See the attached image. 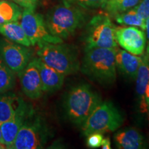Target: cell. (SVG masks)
Listing matches in <instances>:
<instances>
[{"label":"cell","mask_w":149,"mask_h":149,"mask_svg":"<svg viewBox=\"0 0 149 149\" xmlns=\"http://www.w3.org/2000/svg\"><path fill=\"white\" fill-rule=\"evenodd\" d=\"M136 80V94L139 102V111L141 113H147V106L145 99V93L149 81V57L144 53L141 55Z\"/></svg>","instance_id":"cell-16"},{"label":"cell","mask_w":149,"mask_h":149,"mask_svg":"<svg viewBox=\"0 0 149 149\" xmlns=\"http://www.w3.org/2000/svg\"><path fill=\"white\" fill-rule=\"evenodd\" d=\"M115 1H117V0H107V4H106V6L108 5V4H111V3L115 2ZM105 7V6H104Z\"/></svg>","instance_id":"cell-31"},{"label":"cell","mask_w":149,"mask_h":149,"mask_svg":"<svg viewBox=\"0 0 149 149\" xmlns=\"http://www.w3.org/2000/svg\"><path fill=\"white\" fill-rule=\"evenodd\" d=\"M117 44L135 55H142L146 46V33L135 26H116L115 31Z\"/></svg>","instance_id":"cell-10"},{"label":"cell","mask_w":149,"mask_h":149,"mask_svg":"<svg viewBox=\"0 0 149 149\" xmlns=\"http://www.w3.org/2000/svg\"><path fill=\"white\" fill-rule=\"evenodd\" d=\"M37 46L38 58L65 76L76 73L80 70L81 62L73 46L63 43H44Z\"/></svg>","instance_id":"cell-4"},{"label":"cell","mask_w":149,"mask_h":149,"mask_svg":"<svg viewBox=\"0 0 149 149\" xmlns=\"http://www.w3.org/2000/svg\"><path fill=\"white\" fill-rule=\"evenodd\" d=\"M141 57L133 55L119 48H115V61L116 68L122 74L129 79H135Z\"/></svg>","instance_id":"cell-13"},{"label":"cell","mask_w":149,"mask_h":149,"mask_svg":"<svg viewBox=\"0 0 149 149\" xmlns=\"http://www.w3.org/2000/svg\"><path fill=\"white\" fill-rule=\"evenodd\" d=\"M115 146L120 149H142L147 147L141 132L133 127L119 130L113 137Z\"/></svg>","instance_id":"cell-14"},{"label":"cell","mask_w":149,"mask_h":149,"mask_svg":"<svg viewBox=\"0 0 149 149\" xmlns=\"http://www.w3.org/2000/svg\"><path fill=\"white\" fill-rule=\"evenodd\" d=\"M116 26L107 14L94 16L87 24L83 42L85 50L94 48H113L118 46L115 39Z\"/></svg>","instance_id":"cell-7"},{"label":"cell","mask_w":149,"mask_h":149,"mask_svg":"<svg viewBox=\"0 0 149 149\" xmlns=\"http://www.w3.org/2000/svg\"><path fill=\"white\" fill-rule=\"evenodd\" d=\"M0 144H3V139H2V136H1V124H0ZM4 145V144H3Z\"/></svg>","instance_id":"cell-30"},{"label":"cell","mask_w":149,"mask_h":149,"mask_svg":"<svg viewBox=\"0 0 149 149\" xmlns=\"http://www.w3.org/2000/svg\"><path fill=\"white\" fill-rule=\"evenodd\" d=\"M25 102L13 93H0V124L10 120Z\"/></svg>","instance_id":"cell-17"},{"label":"cell","mask_w":149,"mask_h":149,"mask_svg":"<svg viewBox=\"0 0 149 149\" xmlns=\"http://www.w3.org/2000/svg\"><path fill=\"white\" fill-rule=\"evenodd\" d=\"M145 31H146V46L144 53L149 57V17L146 19V22H145Z\"/></svg>","instance_id":"cell-27"},{"label":"cell","mask_w":149,"mask_h":149,"mask_svg":"<svg viewBox=\"0 0 149 149\" xmlns=\"http://www.w3.org/2000/svg\"><path fill=\"white\" fill-rule=\"evenodd\" d=\"M51 136L46 121L31 107L10 149L43 148Z\"/></svg>","instance_id":"cell-5"},{"label":"cell","mask_w":149,"mask_h":149,"mask_svg":"<svg viewBox=\"0 0 149 149\" xmlns=\"http://www.w3.org/2000/svg\"><path fill=\"white\" fill-rule=\"evenodd\" d=\"M141 0H117L115 2L105 6L104 9L111 16L122 13L130 9L135 8Z\"/></svg>","instance_id":"cell-22"},{"label":"cell","mask_w":149,"mask_h":149,"mask_svg":"<svg viewBox=\"0 0 149 149\" xmlns=\"http://www.w3.org/2000/svg\"><path fill=\"white\" fill-rule=\"evenodd\" d=\"M102 148L104 149H110L111 148V139L109 138V137H105L103 139L102 142V145H101Z\"/></svg>","instance_id":"cell-28"},{"label":"cell","mask_w":149,"mask_h":149,"mask_svg":"<svg viewBox=\"0 0 149 149\" xmlns=\"http://www.w3.org/2000/svg\"><path fill=\"white\" fill-rule=\"evenodd\" d=\"M15 85V72L0 59V93L12 90Z\"/></svg>","instance_id":"cell-21"},{"label":"cell","mask_w":149,"mask_h":149,"mask_svg":"<svg viewBox=\"0 0 149 149\" xmlns=\"http://www.w3.org/2000/svg\"><path fill=\"white\" fill-rule=\"evenodd\" d=\"M21 25L31 46L40 45L44 43H63V40L50 33L44 17L35 12V9L24 8L21 18Z\"/></svg>","instance_id":"cell-8"},{"label":"cell","mask_w":149,"mask_h":149,"mask_svg":"<svg viewBox=\"0 0 149 149\" xmlns=\"http://www.w3.org/2000/svg\"><path fill=\"white\" fill-rule=\"evenodd\" d=\"M23 10L19 6L9 0H0V25L21 19Z\"/></svg>","instance_id":"cell-19"},{"label":"cell","mask_w":149,"mask_h":149,"mask_svg":"<svg viewBox=\"0 0 149 149\" xmlns=\"http://www.w3.org/2000/svg\"><path fill=\"white\" fill-rule=\"evenodd\" d=\"M113 17L117 23L120 25L138 27L142 31H145L146 19L139 16L134 8L122 13L115 15Z\"/></svg>","instance_id":"cell-20"},{"label":"cell","mask_w":149,"mask_h":149,"mask_svg":"<svg viewBox=\"0 0 149 149\" xmlns=\"http://www.w3.org/2000/svg\"><path fill=\"white\" fill-rule=\"evenodd\" d=\"M115 48L85 50L80 70L89 79L103 86L112 85L117 79Z\"/></svg>","instance_id":"cell-1"},{"label":"cell","mask_w":149,"mask_h":149,"mask_svg":"<svg viewBox=\"0 0 149 149\" xmlns=\"http://www.w3.org/2000/svg\"><path fill=\"white\" fill-rule=\"evenodd\" d=\"M64 2L76 6L82 9L104 8L107 4V0H62Z\"/></svg>","instance_id":"cell-23"},{"label":"cell","mask_w":149,"mask_h":149,"mask_svg":"<svg viewBox=\"0 0 149 149\" xmlns=\"http://www.w3.org/2000/svg\"><path fill=\"white\" fill-rule=\"evenodd\" d=\"M102 102L100 94L91 85L79 84L72 86L66 93L63 108L66 118L74 125L81 127Z\"/></svg>","instance_id":"cell-2"},{"label":"cell","mask_w":149,"mask_h":149,"mask_svg":"<svg viewBox=\"0 0 149 149\" xmlns=\"http://www.w3.org/2000/svg\"><path fill=\"white\" fill-rule=\"evenodd\" d=\"M134 8L137 14L144 19L149 17V0H141Z\"/></svg>","instance_id":"cell-25"},{"label":"cell","mask_w":149,"mask_h":149,"mask_svg":"<svg viewBox=\"0 0 149 149\" xmlns=\"http://www.w3.org/2000/svg\"><path fill=\"white\" fill-rule=\"evenodd\" d=\"M36 63L44 92L54 93L59 90L64 84L66 76L44 64L38 57H36Z\"/></svg>","instance_id":"cell-15"},{"label":"cell","mask_w":149,"mask_h":149,"mask_svg":"<svg viewBox=\"0 0 149 149\" xmlns=\"http://www.w3.org/2000/svg\"><path fill=\"white\" fill-rule=\"evenodd\" d=\"M17 74L22 90L26 96L31 100H37L42 97L44 91L37 66L36 57L31 59L26 66Z\"/></svg>","instance_id":"cell-11"},{"label":"cell","mask_w":149,"mask_h":149,"mask_svg":"<svg viewBox=\"0 0 149 149\" xmlns=\"http://www.w3.org/2000/svg\"><path fill=\"white\" fill-rule=\"evenodd\" d=\"M32 53L27 46L8 39L0 40V59L15 73H18L31 61Z\"/></svg>","instance_id":"cell-9"},{"label":"cell","mask_w":149,"mask_h":149,"mask_svg":"<svg viewBox=\"0 0 149 149\" xmlns=\"http://www.w3.org/2000/svg\"><path fill=\"white\" fill-rule=\"evenodd\" d=\"M124 120V115L113 102H102L81 126V134L86 137L94 132H113L122 126Z\"/></svg>","instance_id":"cell-6"},{"label":"cell","mask_w":149,"mask_h":149,"mask_svg":"<svg viewBox=\"0 0 149 149\" xmlns=\"http://www.w3.org/2000/svg\"><path fill=\"white\" fill-rule=\"evenodd\" d=\"M145 99H146V106H147V113H148V117H149V81L146 87V93H145Z\"/></svg>","instance_id":"cell-29"},{"label":"cell","mask_w":149,"mask_h":149,"mask_svg":"<svg viewBox=\"0 0 149 149\" xmlns=\"http://www.w3.org/2000/svg\"><path fill=\"white\" fill-rule=\"evenodd\" d=\"M104 134L94 132L86 136V145L90 148H97L101 147L102 140L104 139Z\"/></svg>","instance_id":"cell-24"},{"label":"cell","mask_w":149,"mask_h":149,"mask_svg":"<svg viewBox=\"0 0 149 149\" xmlns=\"http://www.w3.org/2000/svg\"><path fill=\"white\" fill-rule=\"evenodd\" d=\"M31 109V107L25 102L13 118L1 124V136L3 144L6 148H11L19 130Z\"/></svg>","instance_id":"cell-12"},{"label":"cell","mask_w":149,"mask_h":149,"mask_svg":"<svg viewBox=\"0 0 149 149\" xmlns=\"http://www.w3.org/2000/svg\"><path fill=\"white\" fill-rule=\"evenodd\" d=\"M12 1L24 8L35 9L38 3V0H12Z\"/></svg>","instance_id":"cell-26"},{"label":"cell","mask_w":149,"mask_h":149,"mask_svg":"<svg viewBox=\"0 0 149 149\" xmlns=\"http://www.w3.org/2000/svg\"><path fill=\"white\" fill-rule=\"evenodd\" d=\"M86 21V17L82 8L64 1L50 9L45 19L50 33L61 40L74 35Z\"/></svg>","instance_id":"cell-3"},{"label":"cell","mask_w":149,"mask_h":149,"mask_svg":"<svg viewBox=\"0 0 149 149\" xmlns=\"http://www.w3.org/2000/svg\"><path fill=\"white\" fill-rule=\"evenodd\" d=\"M0 33L6 38L17 44L27 47L31 46V42L19 21L8 22L0 25Z\"/></svg>","instance_id":"cell-18"}]
</instances>
